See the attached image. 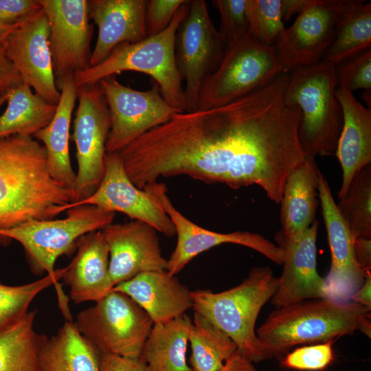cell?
<instances>
[{"mask_svg": "<svg viewBox=\"0 0 371 371\" xmlns=\"http://www.w3.org/2000/svg\"><path fill=\"white\" fill-rule=\"evenodd\" d=\"M54 286L58 307L67 321H72L67 296L59 279L49 275L27 284L10 286L0 282V330L24 316L32 300L43 291Z\"/></svg>", "mask_w": 371, "mask_h": 371, "instance_id": "33", "label": "cell"}, {"mask_svg": "<svg viewBox=\"0 0 371 371\" xmlns=\"http://www.w3.org/2000/svg\"><path fill=\"white\" fill-rule=\"evenodd\" d=\"M317 190L331 255L330 268L324 278L326 296L350 301L366 278L355 258V238L337 209L328 181L319 170Z\"/></svg>", "mask_w": 371, "mask_h": 371, "instance_id": "18", "label": "cell"}, {"mask_svg": "<svg viewBox=\"0 0 371 371\" xmlns=\"http://www.w3.org/2000/svg\"><path fill=\"white\" fill-rule=\"evenodd\" d=\"M16 27H7L0 25V43L5 42L9 34Z\"/></svg>", "mask_w": 371, "mask_h": 371, "instance_id": "47", "label": "cell"}, {"mask_svg": "<svg viewBox=\"0 0 371 371\" xmlns=\"http://www.w3.org/2000/svg\"><path fill=\"white\" fill-rule=\"evenodd\" d=\"M335 96L341 107L343 126L335 155L342 169L339 200L362 168L371 164V109L363 106L353 93L336 88Z\"/></svg>", "mask_w": 371, "mask_h": 371, "instance_id": "24", "label": "cell"}, {"mask_svg": "<svg viewBox=\"0 0 371 371\" xmlns=\"http://www.w3.org/2000/svg\"><path fill=\"white\" fill-rule=\"evenodd\" d=\"M86 341L101 355L140 359L154 325L149 315L126 294L112 290L81 311L74 322Z\"/></svg>", "mask_w": 371, "mask_h": 371, "instance_id": "8", "label": "cell"}, {"mask_svg": "<svg viewBox=\"0 0 371 371\" xmlns=\"http://www.w3.org/2000/svg\"><path fill=\"white\" fill-rule=\"evenodd\" d=\"M63 219L28 221L10 229L0 230V241H18L24 248L32 269L63 278L66 267L54 269L60 256L69 253L82 235L101 230L113 223L115 213L93 205H80L65 210Z\"/></svg>", "mask_w": 371, "mask_h": 371, "instance_id": "7", "label": "cell"}, {"mask_svg": "<svg viewBox=\"0 0 371 371\" xmlns=\"http://www.w3.org/2000/svg\"><path fill=\"white\" fill-rule=\"evenodd\" d=\"M73 199L51 176L43 145L32 136L0 138V230L53 219Z\"/></svg>", "mask_w": 371, "mask_h": 371, "instance_id": "2", "label": "cell"}, {"mask_svg": "<svg viewBox=\"0 0 371 371\" xmlns=\"http://www.w3.org/2000/svg\"><path fill=\"white\" fill-rule=\"evenodd\" d=\"M186 0H148L146 8L145 26L147 36L164 31Z\"/></svg>", "mask_w": 371, "mask_h": 371, "instance_id": "39", "label": "cell"}, {"mask_svg": "<svg viewBox=\"0 0 371 371\" xmlns=\"http://www.w3.org/2000/svg\"><path fill=\"white\" fill-rule=\"evenodd\" d=\"M49 37L48 20L41 8L17 25L4 43L23 82L39 97L57 104L60 91L54 76Z\"/></svg>", "mask_w": 371, "mask_h": 371, "instance_id": "17", "label": "cell"}, {"mask_svg": "<svg viewBox=\"0 0 371 371\" xmlns=\"http://www.w3.org/2000/svg\"><path fill=\"white\" fill-rule=\"evenodd\" d=\"M283 71L275 47L247 34L226 47L219 66L201 87L197 110L229 104L269 85Z\"/></svg>", "mask_w": 371, "mask_h": 371, "instance_id": "9", "label": "cell"}, {"mask_svg": "<svg viewBox=\"0 0 371 371\" xmlns=\"http://www.w3.org/2000/svg\"><path fill=\"white\" fill-rule=\"evenodd\" d=\"M370 309L329 297L276 308L256 333L267 359L282 357L297 345L323 343L357 330L370 337Z\"/></svg>", "mask_w": 371, "mask_h": 371, "instance_id": "3", "label": "cell"}, {"mask_svg": "<svg viewBox=\"0 0 371 371\" xmlns=\"http://www.w3.org/2000/svg\"><path fill=\"white\" fill-rule=\"evenodd\" d=\"M146 0H89V16L98 28L90 67L103 61L118 45L135 43L147 37Z\"/></svg>", "mask_w": 371, "mask_h": 371, "instance_id": "21", "label": "cell"}, {"mask_svg": "<svg viewBox=\"0 0 371 371\" xmlns=\"http://www.w3.org/2000/svg\"><path fill=\"white\" fill-rule=\"evenodd\" d=\"M99 83L111 120L106 153L120 152L144 133L181 112L165 100L155 82L146 91L122 85L116 76L104 78Z\"/></svg>", "mask_w": 371, "mask_h": 371, "instance_id": "12", "label": "cell"}, {"mask_svg": "<svg viewBox=\"0 0 371 371\" xmlns=\"http://www.w3.org/2000/svg\"><path fill=\"white\" fill-rule=\"evenodd\" d=\"M60 97L55 115L43 128L33 136L43 142L51 176L65 188L73 191L76 174L69 156V128L77 100L78 87L74 76L64 78L58 85Z\"/></svg>", "mask_w": 371, "mask_h": 371, "instance_id": "25", "label": "cell"}, {"mask_svg": "<svg viewBox=\"0 0 371 371\" xmlns=\"http://www.w3.org/2000/svg\"><path fill=\"white\" fill-rule=\"evenodd\" d=\"M192 323L190 317L183 314L153 325L140 357L148 371H191L186 350Z\"/></svg>", "mask_w": 371, "mask_h": 371, "instance_id": "28", "label": "cell"}, {"mask_svg": "<svg viewBox=\"0 0 371 371\" xmlns=\"http://www.w3.org/2000/svg\"><path fill=\"white\" fill-rule=\"evenodd\" d=\"M371 276H366L363 285L350 297V300L371 310Z\"/></svg>", "mask_w": 371, "mask_h": 371, "instance_id": "46", "label": "cell"}, {"mask_svg": "<svg viewBox=\"0 0 371 371\" xmlns=\"http://www.w3.org/2000/svg\"><path fill=\"white\" fill-rule=\"evenodd\" d=\"M104 168L103 178L93 194L60 207V212L80 205H93L146 223L168 237L176 234L175 226L159 201L158 182L143 189L136 187L127 176L118 153H106Z\"/></svg>", "mask_w": 371, "mask_h": 371, "instance_id": "13", "label": "cell"}, {"mask_svg": "<svg viewBox=\"0 0 371 371\" xmlns=\"http://www.w3.org/2000/svg\"><path fill=\"white\" fill-rule=\"evenodd\" d=\"M109 249V275L113 287L146 271H167L157 230L137 220L111 223L102 229Z\"/></svg>", "mask_w": 371, "mask_h": 371, "instance_id": "19", "label": "cell"}, {"mask_svg": "<svg viewBox=\"0 0 371 371\" xmlns=\"http://www.w3.org/2000/svg\"><path fill=\"white\" fill-rule=\"evenodd\" d=\"M77 252L66 267L63 279L71 300L80 304L100 300L113 288L109 275V249L101 230L80 236Z\"/></svg>", "mask_w": 371, "mask_h": 371, "instance_id": "22", "label": "cell"}, {"mask_svg": "<svg viewBox=\"0 0 371 371\" xmlns=\"http://www.w3.org/2000/svg\"><path fill=\"white\" fill-rule=\"evenodd\" d=\"M7 100V96L0 98V107Z\"/></svg>", "mask_w": 371, "mask_h": 371, "instance_id": "48", "label": "cell"}, {"mask_svg": "<svg viewBox=\"0 0 371 371\" xmlns=\"http://www.w3.org/2000/svg\"><path fill=\"white\" fill-rule=\"evenodd\" d=\"M8 106L0 115V138L14 135L33 136L53 119L57 104L33 93L23 83L7 94Z\"/></svg>", "mask_w": 371, "mask_h": 371, "instance_id": "29", "label": "cell"}, {"mask_svg": "<svg viewBox=\"0 0 371 371\" xmlns=\"http://www.w3.org/2000/svg\"><path fill=\"white\" fill-rule=\"evenodd\" d=\"M112 290L128 295L149 315L154 324L181 316L193 305L191 291L166 270L141 273Z\"/></svg>", "mask_w": 371, "mask_h": 371, "instance_id": "23", "label": "cell"}, {"mask_svg": "<svg viewBox=\"0 0 371 371\" xmlns=\"http://www.w3.org/2000/svg\"><path fill=\"white\" fill-rule=\"evenodd\" d=\"M311 0H281L282 20L288 21L295 14L301 13Z\"/></svg>", "mask_w": 371, "mask_h": 371, "instance_id": "45", "label": "cell"}, {"mask_svg": "<svg viewBox=\"0 0 371 371\" xmlns=\"http://www.w3.org/2000/svg\"><path fill=\"white\" fill-rule=\"evenodd\" d=\"M278 278L269 267L251 269L238 285L220 293L191 291L192 308L227 335L253 363L267 359L255 331L262 306L277 290Z\"/></svg>", "mask_w": 371, "mask_h": 371, "instance_id": "4", "label": "cell"}, {"mask_svg": "<svg viewBox=\"0 0 371 371\" xmlns=\"http://www.w3.org/2000/svg\"><path fill=\"white\" fill-rule=\"evenodd\" d=\"M157 195L162 207L171 219L177 236V245L168 260L167 271L175 276L194 257L212 247L233 243L251 248L277 265H282L284 253L264 236L255 233L237 231L218 233L201 227L184 216L173 205L164 183H157Z\"/></svg>", "mask_w": 371, "mask_h": 371, "instance_id": "16", "label": "cell"}, {"mask_svg": "<svg viewBox=\"0 0 371 371\" xmlns=\"http://www.w3.org/2000/svg\"><path fill=\"white\" fill-rule=\"evenodd\" d=\"M100 371H148L141 359H128L117 355H101Z\"/></svg>", "mask_w": 371, "mask_h": 371, "instance_id": "42", "label": "cell"}, {"mask_svg": "<svg viewBox=\"0 0 371 371\" xmlns=\"http://www.w3.org/2000/svg\"><path fill=\"white\" fill-rule=\"evenodd\" d=\"M22 78L6 54L5 43H0V98L23 84Z\"/></svg>", "mask_w": 371, "mask_h": 371, "instance_id": "41", "label": "cell"}, {"mask_svg": "<svg viewBox=\"0 0 371 371\" xmlns=\"http://www.w3.org/2000/svg\"><path fill=\"white\" fill-rule=\"evenodd\" d=\"M319 222L295 238H287L280 232L276 236L284 253L283 271L278 278L276 291L271 303L280 308L302 300L326 297L324 278L317 270L316 240Z\"/></svg>", "mask_w": 371, "mask_h": 371, "instance_id": "20", "label": "cell"}, {"mask_svg": "<svg viewBox=\"0 0 371 371\" xmlns=\"http://www.w3.org/2000/svg\"><path fill=\"white\" fill-rule=\"evenodd\" d=\"M337 207L355 238L371 239V164L355 175Z\"/></svg>", "mask_w": 371, "mask_h": 371, "instance_id": "34", "label": "cell"}, {"mask_svg": "<svg viewBox=\"0 0 371 371\" xmlns=\"http://www.w3.org/2000/svg\"><path fill=\"white\" fill-rule=\"evenodd\" d=\"M284 91L276 79L226 105L175 113L118 153L127 176L139 189L178 175L235 190L257 186L280 203L286 178L306 157L300 113Z\"/></svg>", "mask_w": 371, "mask_h": 371, "instance_id": "1", "label": "cell"}, {"mask_svg": "<svg viewBox=\"0 0 371 371\" xmlns=\"http://www.w3.org/2000/svg\"><path fill=\"white\" fill-rule=\"evenodd\" d=\"M317 168L315 157L306 155L304 161L286 178L280 201V232L287 238L300 235L315 220L319 204Z\"/></svg>", "mask_w": 371, "mask_h": 371, "instance_id": "26", "label": "cell"}, {"mask_svg": "<svg viewBox=\"0 0 371 371\" xmlns=\"http://www.w3.org/2000/svg\"><path fill=\"white\" fill-rule=\"evenodd\" d=\"M225 45L210 16L204 0L189 1V8L176 33L175 61L185 82L186 112L196 111L201 87L221 63Z\"/></svg>", "mask_w": 371, "mask_h": 371, "instance_id": "10", "label": "cell"}, {"mask_svg": "<svg viewBox=\"0 0 371 371\" xmlns=\"http://www.w3.org/2000/svg\"><path fill=\"white\" fill-rule=\"evenodd\" d=\"M191 371H219L237 350L235 343L211 322L194 313L188 333Z\"/></svg>", "mask_w": 371, "mask_h": 371, "instance_id": "32", "label": "cell"}, {"mask_svg": "<svg viewBox=\"0 0 371 371\" xmlns=\"http://www.w3.org/2000/svg\"><path fill=\"white\" fill-rule=\"evenodd\" d=\"M248 34L258 42L275 46L286 30L281 0H249Z\"/></svg>", "mask_w": 371, "mask_h": 371, "instance_id": "35", "label": "cell"}, {"mask_svg": "<svg viewBox=\"0 0 371 371\" xmlns=\"http://www.w3.org/2000/svg\"><path fill=\"white\" fill-rule=\"evenodd\" d=\"M371 48V3L347 0L324 58L336 65Z\"/></svg>", "mask_w": 371, "mask_h": 371, "instance_id": "30", "label": "cell"}, {"mask_svg": "<svg viewBox=\"0 0 371 371\" xmlns=\"http://www.w3.org/2000/svg\"><path fill=\"white\" fill-rule=\"evenodd\" d=\"M77 99L72 139L76 147L78 172L72 203L87 199L99 186L104 173L106 142L111 126L109 108L99 82L78 87Z\"/></svg>", "mask_w": 371, "mask_h": 371, "instance_id": "11", "label": "cell"}, {"mask_svg": "<svg viewBox=\"0 0 371 371\" xmlns=\"http://www.w3.org/2000/svg\"><path fill=\"white\" fill-rule=\"evenodd\" d=\"M100 355L66 321L56 334L43 336L40 350L41 371H100Z\"/></svg>", "mask_w": 371, "mask_h": 371, "instance_id": "27", "label": "cell"}, {"mask_svg": "<svg viewBox=\"0 0 371 371\" xmlns=\"http://www.w3.org/2000/svg\"><path fill=\"white\" fill-rule=\"evenodd\" d=\"M337 88L353 93L371 90V48L335 65Z\"/></svg>", "mask_w": 371, "mask_h": 371, "instance_id": "37", "label": "cell"}, {"mask_svg": "<svg viewBox=\"0 0 371 371\" xmlns=\"http://www.w3.org/2000/svg\"><path fill=\"white\" fill-rule=\"evenodd\" d=\"M219 371H258L254 363L236 350L225 362Z\"/></svg>", "mask_w": 371, "mask_h": 371, "instance_id": "44", "label": "cell"}, {"mask_svg": "<svg viewBox=\"0 0 371 371\" xmlns=\"http://www.w3.org/2000/svg\"><path fill=\"white\" fill-rule=\"evenodd\" d=\"M212 3L220 15L218 32L225 47L248 34L249 0H214Z\"/></svg>", "mask_w": 371, "mask_h": 371, "instance_id": "36", "label": "cell"}, {"mask_svg": "<svg viewBox=\"0 0 371 371\" xmlns=\"http://www.w3.org/2000/svg\"><path fill=\"white\" fill-rule=\"evenodd\" d=\"M36 312L0 330V371H41L39 350L44 335L34 328Z\"/></svg>", "mask_w": 371, "mask_h": 371, "instance_id": "31", "label": "cell"}, {"mask_svg": "<svg viewBox=\"0 0 371 371\" xmlns=\"http://www.w3.org/2000/svg\"><path fill=\"white\" fill-rule=\"evenodd\" d=\"M355 254L357 262L365 276H371V239L355 238Z\"/></svg>", "mask_w": 371, "mask_h": 371, "instance_id": "43", "label": "cell"}, {"mask_svg": "<svg viewBox=\"0 0 371 371\" xmlns=\"http://www.w3.org/2000/svg\"><path fill=\"white\" fill-rule=\"evenodd\" d=\"M41 8L39 0H0V25L16 27Z\"/></svg>", "mask_w": 371, "mask_h": 371, "instance_id": "40", "label": "cell"}, {"mask_svg": "<svg viewBox=\"0 0 371 371\" xmlns=\"http://www.w3.org/2000/svg\"><path fill=\"white\" fill-rule=\"evenodd\" d=\"M335 65L324 59L289 71L284 100L299 109L300 146L312 157L335 155L343 126L335 96Z\"/></svg>", "mask_w": 371, "mask_h": 371, "instance_id": "5", "label": "cell"}, {"mask_svg": "<svg viewBox=\"0 0 371 371\" xmlns=\"http://www.w3.org/2000/svg\"><path fill=\"white\" fill-rule=\"evenodd\" d=\"M334 340L304 346L285 355L280 361L281 366L297 370L321 371L333 361L332 345Z\"/></svg>", "mask_w": 371, "mask_h": 371, "instance_id": "38", "label": "cell"}, {"mask_svg": "<svg viewBox=\"0 0 371 371\" xmlns=\"http://www.w3.org/2000/svg\"><path fill=\"white\" fill-rule=\"evenodd\" d=\"M347 0H311L274 46L285 71L313 65L324 58Z\"/></svg>", "mask_w": 371, "mask_h": 371, "instance_id": "15", "label": "cell"}, {"mask_svg": "<svg viewBox=\"0 0 371 371\" xmlns=\"http://www.w3.org/2000/svg\"><path fill=\"white\" fill-rule=\"evenodd\" d=\"M49 23V44L56 86L90 67L93 27L87 0H39Z\"/></svg>", "mask_w": 371, "mask_h": 371, "instance_id": "14", "label": "cell"}, {"mask_svg": "<svg viewBox=\"0 0 371 371\" xmlns=\"http://www.w3.org/2000/svg\"><path fill=\"white\" fill-rule=\"evenodd\" d=\"M189 1H186L180 6L161 32L137 43H121L100 63L75 75L77 87L98 83L104 78L124 71L140 72L155 80L169 104L185 111L183 81L176 65L175 41L177 30L188 12Z\"/></svg>", "mask_w": 371, "mask_h": 371, "instance_id": "6", "label": "cell"}]
</instances>
